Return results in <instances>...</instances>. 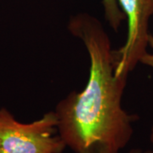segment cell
Here are the masks:
<instances>
[{
	"instance_id": "cell-1",
	"label": "cell",
	"mask_w": 153,
	"mask_h": 153,
	"mask_svg": "<svg viewBox=\"0 0 153 153\" xmlns=\"http://www.w3.org/2000/svg\"><path fill=\"white\" fill-rule=\"evenodd\" d=\"M67 29L89 58V75L81 91H71L56 105L58 134L75 153H120L131 140L138 116L122 105L128 75H117L109 35L96 17L79 13Z\"/></svg>"
},
{
	"instance_id": "cell-2",
	"label": "cell",
	"mask_w": 153,
	"mask_h": 153,
	"mask_svg": "<svg viewBox=\"0 0 153 153\" xmlns=\"http://www.w3.org/2000/svg\"><path fill=\"white\" fill-rule=\"evenodd\" d=\"M55 111L24 123L0 108V153H62L66 146L58 134Z\"/></svg>"
},
{
	"instance_id": "cell-3",
	"label": "cell",
	"mask_w": 153,
	"mask_h": 153,
	"mask_svg": "<svg viewBox=\"0 0 153 153\" xmlns=\"http://www.w3.org/2000/svg\"><path fill=\"white\" fill-rule=\"evenodd\" d=\"M128 22L124 44L113 49L117 75H128L148 50L150 22L153 17V0H117Z\"/></svg>"
},
{
	"instance_id": "cell-4",
	"label": "cell",
	"mask_w": 153,
	"mask_h": 153,
	"mask_svg": "<svg viewBox=\"0 0 153 153\" xmlns=\"http://www.w3.org/2000/svg\"><path fill=\"white\" fill-rule=\"evenodd\" d=\"M105 19L112 30L118 31L121 24L126 21L124 13L121 10L117 0H102Z\"/></svg>"
},
{
	"instance_id": "cell-5",
	"label": "cell",
	"mask_w": 153,
	"mask_h": 153,
	"mask_svg": "<svg viewBox=\"0 0 153 153\" xmlns=\"http://www.w3.org/2000/svg\"><path fill=\"white\" fill-rule=\"evenodd\" d=\"M148 48L152 49L151 52H146L140 60V63L153 69V32L150 33L148 38Z\"/></svg>"
},
{
	"instance_id": "cell-6",
	"label": "cell",
	"mask_w": 153,
	"mask_h": 153,
	"mask_svg": "<svg viewBox=\"0 0 153 153\" xmlns=\"http://www.w3.org/2000/svg\"><path fill=\"white\" fill-rule=\"evenodd\" d=\"M128 153H153V151L152 150H142L140 148H134L132 149Z\"/></svg>"
},
{
	"instance_id": "cell-7",
	"label": "cell",
	"mask_w": 153,
	"mask_h": 153,
	"mask_svg": "<svg viewBox=\"0 0 153 153\" xmlns=\"http://www.w3.org/2000/svg\"><path fill=\"white\" fill-rule=\"evenodd\" d=\"M149 139H150V141H151V143L153 145V125L152 126V128H151V132H150V137H149Z\"/></svg>"
}]
</instances>
